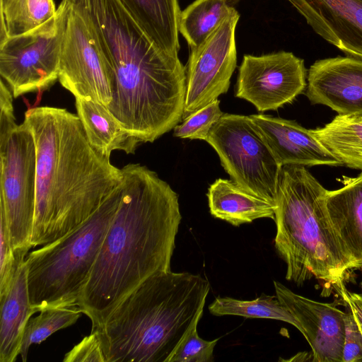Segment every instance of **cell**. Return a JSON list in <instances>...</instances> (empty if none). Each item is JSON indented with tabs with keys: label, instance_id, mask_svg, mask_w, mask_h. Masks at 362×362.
Instances as JSON below:
<instances>
[{
	"label": "cell",
	"instance_id": "cell-22",
	"mask_svg": "<svg viewBox=\"0 0 362 362\" xmlns=\"http://www.w3.org/2000/svg\"><path fill=\"white\" fill-rule=\"evenodd\" d=\"M311 132L341 165L362 170V115L338 114Z\"/></svg>",
	"mask_w": 362,
	"mask_h": 362
},
{
	"label": "cell",
	"instance_id": "cell-12",
	"mask_svg": "<svg viewBox=\"0 0 362 362\" xmlns=\"http://www.w3.org/2000/svg\"><path fill=\"white\" fill-rule=\"evenodd\" d=\"M306 76L304 60L292 52L247 54L239 68L235 96L259 112L276 110L305 90Z\"/></svg>",
	"mask_w": 362,
	"mask_h": 362
},
{
	"label": "cell",
	"instance_id": "cell-31",
	"mask_svg": "<svg viewBox=\"0 0 362 362\" xmlns=\"http://www.w3.org/2000/svg\"><path fill=\"white\" fill-rule=\"evenodd\" d=\"M343 362H362V336L349 310L345 316Z\"/></svg>",
	"mask_w": 362,
	"mask_h": 362
},
{
	"label": "cell",
	"instance_id": "cell-23",
	"mask_svg": "<svg viewBox=\"0 0 362 362\" xmlns=\"http://www.w3.org/2000/svg\"><path fill=\"white\" fill-rule=\"evenodd\" d=\"M227 0H195L180 15L178 29L191 49L201 45L232 12Z\"/></svg>",
	"mask_w": 362,
	"mask_h": 362
},
{
	"label": "cell",
	"instance_id": "cell-21",
	"mask_svg": "<svg viewBox=\"0 0 362 362\" xmlns=\"http://www.w3.org/2000/svg\"><path fill=\"white\" fill-rule=\"evenodd\" d=\"M76 108L90 144L110 158L114 151L135 153L141 143L130 135L107 109L89 98H76Z\"/></svg>",
	"mask_w": 362,
	"mask_h": 362
},
{
	"label": "cell",
	"instance_id": "cell-16",
	"mask_svg": "<svg viewBox=\"0 0 362 362\" xmlns=\"http://www.w3.org/2000/svg\"><path fill=\"white\" fill-rule=\"evenodd\" d=\"M281 166L342 165L307 129L295 121L264 114L249 115Z\"/></svg>",
	"mask_w": 362,
	"mask_h": 362
},
{
	"label": "cell",
	"instance_id": "cell-19",
	"mask_svg": "<svg viewBox=\"0 0 362 362\" xmlns=\"http://www.w3.org/2000/svg\"><path fill=\"white\" fill-rule=\"evenodd\" d=\"M0 305V362H13L20 354L27 322L37 312L30 303L25 261Z\"/></svg>",
	"mask_w": 362,
	"mask_h": 362
},
{
	"label": "cell",
	"instance_id": "cell-24",
	"mask_svg": "<svg viewBox=\"0 0 362 362\" xmlns=\"http://www.w3.org/2000/svg\"><path fill=\"white\" fill-rule=\"evenodd\" d=\"M216 316L238 315L250 318L281 320L293 325L301 332V327L291 312L279 301L276 295L262 293L255 299L244 300L230 297H217L209 306Z\"/></svg>",
	"mask_w": 362,
	"mask_h": 362
},
{
	"label": "cell",
	"instance_id": "cell-18",
	"mask_svg": "<svg viewBox=\"0 0 362 362\" xmlns=\"http://www.w3.org/2000/svg\"><path fill=\"white\" fill-rule=\"evenodd\" d=\"M153 45L160 52L178 57V0H119Z\"/></svg>",
	"mask_w": 362,
	"mask_h": 362
},
{
	"label": "cell",
	"instance_id": "cell-1",
	"mask_svg": "<svg viewBox=\"0 0 362 362\" xmlns=\"http://www.w3.org/2000/svg\"><path fill=\"white\" fill-rule=\"evenodd\" d=\"M121 170V202L78 303L91 330L146 279L170 271L182 218L178 195L156 172L139 163Z\"/></svg>",
	"mask_w": 362,
	"mask_h": 362
},
{
	"label": "cell",
	"instance_id": "cell-8",
	"mask_svg": "<svg viewBox=\"0 0 362 362\" xmlns=\"http://www.w3.org/2000/svg\"><path fill=\"white\" fill-rule=\"evenodd\" d=\"M206 141L215 150L233 182L276 206L282 166L249 116L223 113Z\"/></svg>",
	"mask_w": 362,
	"mask_h": 362
},
{
	"label": "cell",
	"instance_id": "cell-10",
	"mask_svg": "<svg viewBox=\"0 0 362 362\" xmlns=\"http://www.w3.org/2000/svg\"><path fill=\"white\" fill-rule=\"evenodd\" d=\"M62 28L59 14L23 34L0 40L1 78L16 98L43 91L59 78Z\"/></svg>",
	"mask_w": 362,
	"mask_h": 362
},
{
	"label": "cell",
	"instance_id": "cell-26",
	"mask_svg": "<svg viewBox=\"0 0 362 362\" xmlns=\"http://www.w3.org/2000/svg\"><path fill=\"white\" fill-rule=\"evenodd\" d=\"M203 315L202 309L169 356L167 362H211L218 339L206 341L199 337L197 327Z\"/></svg>",
	"mask_w": 362,
	"mask_h": 362
},
{
	"label": "cell",
	"instance_id": "cell-27",
	"mask_svg": "<svg viewBox=\"0 0 362 362\" xmlns=\"http://www.w3.org/2000/svg\"><path fill=\"white\" fill-rule=\"evenodd\" d=\"M223 115L220 100L216 99L193 112L182 124H177L173 135L180 139L206 141L210 130Z\"/></svg>",
	"mask_w": 362,
	"mask_h": 362
},
{
	"label": "cell",
	"instance_id": "cell-14",
	"mask_svg": "<svg viewBox=\"0 0 362 362\" xmlns=\"http://www.w3.org/2000/svg\"><path fill=\"white\" fill-rule=\"evenodd\" d=\"M305 95L313 105L330 107L339 115H362V59L336 57L310 67Z\"/></svg>",
	"mask_w": 362,
	"mask_h": 362
},
{
	"label": "cell",
	"instance_id": "cell-32",
	"mask_svg": "<svg viewBox=\"0 0 362 362\" xmlns=\"http://www.w3.org/2000/svg\"><path fill=\"white\" fill-rule=\"evenodd\" d=\"M57 14L54 0H25L27 32L50 21Z\"/></svg>",
	"mask_w": 362,
	"mask_h": 362
},
{
	"label": "cell",
	"instance_id": "cell-33",
	"mask_svg": "<svg viewBox=\"0 0 362 362\" xmlns=\"http://www.w3.org/2000/svg\"><path fill=\"white\" fill-rule=\"evenodd\" d=\"M333 286L353 314L362 336V293L349 291L343 281L334 284Z\"/></svg>",
	"mask_w": 362,
	"mask_h": 362
},
{
	"label": "cell",
	"instance_id": "cell-15",
	"mask_svg": "<svg viewBox=\"0 0 362 362\" xmlns=\"http://www.w3.org/2000/svg\"><path fill=\"white\" fill-rule=\"evenodd\" d=\"M287 1L325 40L362 59V0Z\"/></svg>",
	"mask_w": 362,
	"mask_h": 362
},
{
	"label": "cell",
	"instance_id": "cell-17",
	"mask_svg": "<svg viewBox=\"0 0 362 362\" xmlns=\"http://www.w3.org/2000/svg\"><path fill=\"white\" fill-rule=\"evenodd\" d=\"M343 186L327 190L325 205L330 223L353 269L362 268V172L343 177Z\"/></svg>",
	"mask_w": 362,
	"mask_h": 362
},
{
	"label": "cell",
	"instance_id": "cell-13",
	"mask_svg": "<svg viewBox=\"0 0 362 362\" xmlns=\"http://www.w3.org/2000/svg\"><path fill=\"white\" fill-rule=\"evenodd\" d=\"M276 295L301 327L312 349V361L343 362L346 313L335 303H321L298 295L274 281Z\"/></svg>",
	"mask_w": 362,
	"mask_h": 362
},
{
	"label": "cell",
	"instance_id": "cell-30",
	"mask_svg": "<svg viewBox=\"0 0 362 362\" xmlns=\"http://www.w3.org/2000/svg\"><path fill=\"white\" fill-rule=\"evenodd\" d=\"M64 362H106L100 335L96 330H91L75 345L63 359Z\"/></svg>",
	"mask_w": 362,
	"mask_h": 362
},
{
	"label": "cell",
	"instance_id": "cell-9",
	"mask_svg": "<svg viewBox=\"0 0 362 362\" xmlns=\"http://www.w3.org/2000/svg\"><path fill=\"white\" fill-rule=\"evenodd\" d=\"M57 11L62 39L59 81L75 98H89L105 106L112 101L114 71L88 23L66 0Z\"/></svg>",
	"mask_w": 362,
	"mask_h": 362
},
{
	"label": "cell",
	"instance_id": "cell-3",
	"mask_svg": "<svg viewBox=\"0 0 362 362\" xmlns=\"http://www.w3.org/2000/svg\"><path fill=\"white\" fill-rule=\"evenodd\" d=\"M24 122L36 146V204L31 246H43L83 224L121 183V168L95 150L77 115L28 109Z\"/></svg>",
	"mask_w": 362,
	"mask_h": 362
},
{
	"label": "cell",
	"instance_id": "cell-4",
	"mask_svg": "<svg viewBox=\"0 0 362 362\" xmlns=\"http://www.w3.org/2000/svg\"><path fill=\"white\" fill-rule=\"evenodd\" d=\"M210 286L199 274H153L116 306L97 330L106 362H167L198 313Z\"/></svg>",
	"mask_w": 362,
	"mask_h": 362
},
{
	"label": "cell",
	"instance_id": "cell-20",
	"mask_svg": "<svg viewBox=\"0 0 362 362\" xmlns=\"http://www.w3.org/2000/svg\"><path fill=\"white\" fill-rule=\"evenodd\" d=\"M206 195L211 214L234 226L257 218H275L276 205L245 190L231 180H216Z\"/></svg>",
	"mask_w": 362,
	"mask_h": 362
},
{
	"label": "cell",
	"instance_id": "cell-5",
	"mask_svg": "<svg viewBox=\"0 0 362 362\" xmlns=\"http://www.w3.org/2000/svg\"><path fill=\"white\" fill-rule=\"evenodd\" d=\"M326 193L305 166H282L274 246L286 263V279L298 286L313 278L334 285L353 269L330 223Z\"/></svg>",
	"mask_w": 362,
	"mask_h": 362
},
{
	"label": "cell",
	"instance_id": "cell-6",
	"mask_svg": "<svg viewBox=\"0 0 362 362\" xmlns=\"http://www.w3.org/2000/svg\"><path fill=\"white\" fill-rule=\"evenodd\" d=\"M122 197L121 182L83 224L25 257L30 300L37 312L78 306Z\"/></svg>",
	"mask_w": 362,
	"mask_h": 362
},
{
	"label": "cell",
	"instance_id": "cell-11",
	"mask_svg": "<svg viewBox=\"0 0 362 362\" xmlns=\"http://www.w3.org/2000/svg\"><path fill=\"white\" fill-rule=\"evenodd\" d=\"M239 18L234 8L201 45L191 49L182 120L227 93L237 63L235 32Z\"/></svg>",
	"mask_w": 362,
	"mask_h": 362
},
{
	"label": "cell",
	"instance_id": "cell-2",
	"mask_svg": "<svg viewBox=\"0 0 362 362\" xmlns=\"http://www.w3.org/2000/svg\"><path fill=\"white\" fill-rule=\"evenodd\" d=\"M88 23L115 76L107 106L141 143L153 142L182 119L185 66L158 50L119 0H66Z\"/></svg>",
	"mask_w": 362,
	"mask_h": 362
},
{
	"label": "cell",
	"instance_id": "cell-7",
	"mask_svg": "<svg viewBox=\"0 0 362 362\" xmlns=\"http://www.w3.org/2000/svg\"><path fill=\"white\" fill-rule=\"evenodd\" d=\"M36 146L23 122L0 129V213L7 221L15 253L32 247L36 204Z\"/></svg>",
	"mask_w": 362,
	"mask_h": 362
},
{
	"label": "cell",
	"instance_id": "cell-29",
	"mask_svg": "<svg viewBox=\"0 0 362 362\" xmlns=\"http://www.w3.org/2000/svg\"><path fill=\"white\" fill-rule=\"evenodd\" d=\"M2 37L18 35L26 32L25 0H0Z\"/></svg>",
	"mask_w": 362,
	"mask_h": 362
},
{
	"label": "cell",
	"instance_id": "cell-25",
	"mask_svg": "<svg viewBox=\"0 0 362 362\" xmlns=\"http://www.w3.org/2000/svg\"><path fill=\"white\" fill-rule=\"evenodd\" d=\"M83 313L78 306L44 309L30 319L24 329L20 354L25 362L32 344H38L57 331L74 325Z\"/></svg>",
	"mask_w": 362,
	"mask_h": 362
},
{
	"label": "cell",
	"instance_id": "cell-28",
	"mask_svg": "<svg viewBox=\"0 0 362 362\" xmlns=\"http://www.w3.org/2000/svg\"><path fill=\"white\" fill-rule=\"evenodd\" d=\"M26 255L15 253L5 216L0 213V300L8 291Z\"/></svg>",
	"mask_w": 362,
	"mask_h": 362
}]
</instances>
